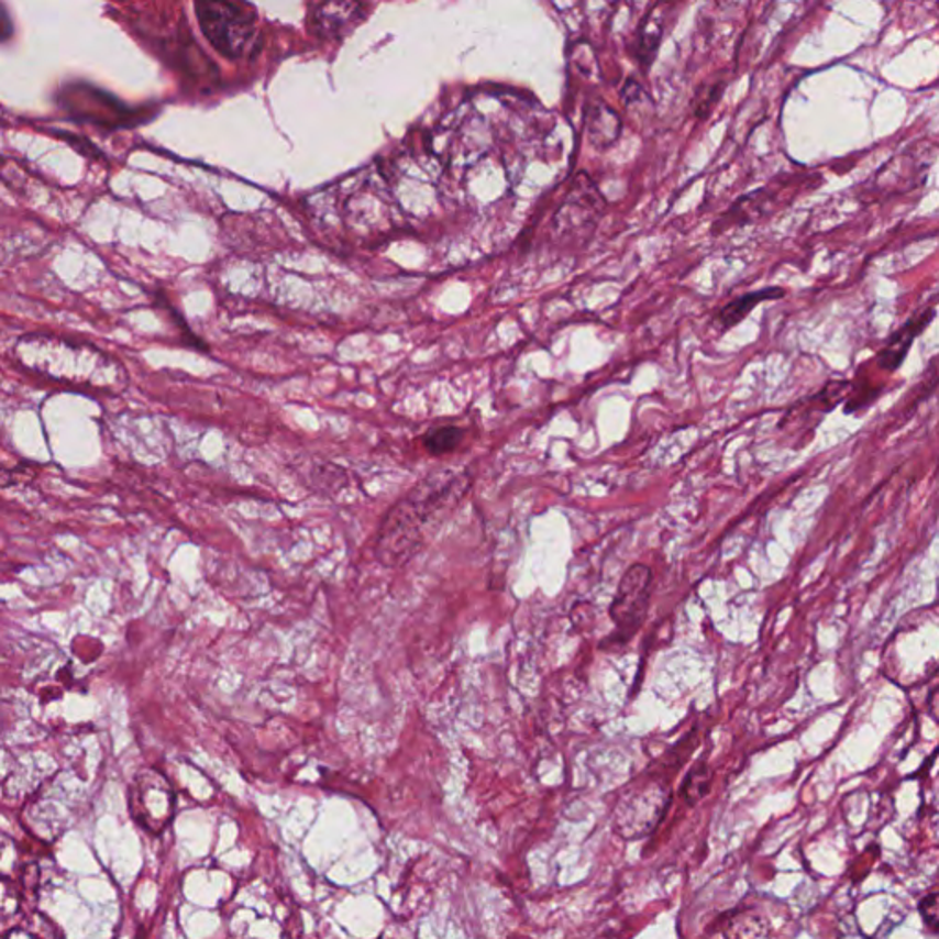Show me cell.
I'll list each match as a JSON object with an SVG mask.
<instances>
[{
  "instance_id": "cell-2",
  "label": "cell",
  "mask_w": 939,
  "mask_h": 939,
  "mask_svg": "<svg viewBox=\"0 0 939 939\" xmlns=\"http://www.w3.org/2000/svg\"><path fill=\"white\" fill-rule=\"evenodd\" d=\"M195 12L206 40L228 59L254 57L261 51L255 10L243 2H197Z\"/></svg>"
},
{
  "instance_id": "cell-11",
  "label": "cell",
  "mask_w": 939,
  "mask_h": 939,
  "mask_svg": "<svg viewBox=\"0 0 939 939\" xmlns=\"http://www.w3.org/2000/svg\"><path fill=\"white\" fill-rule=\"evenodd\" d=\"M919 912L928 927L939 932V894L927 895L919 903Z\"/></svg>"
},
{
  "instance_id": "cell-6",
  "label": "cell",
  "mask_w": 939,
  "mask_h": 939,
  "mask_svg": "<svg viewBox=\"0 0 939 939\" xmlns=\"http://www.w3.org/2000/svg\"><path fill=\"white\" fill-rule=\"evenodd\" d=\"M932 318L934 310H927V312L912 318L906 325L901 327L899 331L890 338L886 347L879 354V364L883 365L884 369H897L901 362L905 360L908 347L914 342V338L928 325V321L932 320Z\"/></svg>"
},
{
  "instance_id": "cell-7",
  "label": "cell",
  "mask_w": 939,
  "mask_h": 939,
  "mask_svg": "<svg viewBox=\"0 0 939 939\" xmlns=\"http://www.w3.org/2000/svg\"><path fill=\"white\" fill-rule=\"evenodd\" d=\"M784 296V290L782 288H763V290H758V292L745 294V296H741V298L734 299L732 303L727 305L719 312L718 325L721 329H732V327L738 325L743 318H745L749 312H751L758 303H762L765 299H776L782 298Z\"/></svg>"
},
{
  "instance_id": "cell-1",
  "label": "cell",
  "mask_w": 939,
  "mask_h": 939,
  "mask_svg": "<svg viewBox=\"0 0 939 939\" xmlns=\"http://www.w3.org/2000/svg\"><path fill=\"white\" fill-rule=\"evenodd\" d=\"M470 485L464 472L442 470L417 485L387 520V540L395 543L393 553L411 554L428 527L441 523L448 510L459 504Z\"/></svg>"
},
{
  "instance_id": "cell-3",
  "label": "cell",
  "mask_w": 939,
  "mask_h": 939,
  "mask_svg": "<svg viewBox=\"0 0 939 939\" xmlns=\"http://www.w3.org/2000/svg\"><path fill=\"white\" fill-rule=\"evenodd\" d=\"M652 592V571L648 565H631L620 582L614 603L609 606V617L617 628L619 641H630L641 630L650 608Z\"/></svg>"
},
{
  "instance_id": "cell-9",
  "label": "cell",
  "mask_w": 939,
  "mask_h": 939,
  "mask_svg": "<svg viewBox=\"0 0 939 939\" xmlns=\"http://www.w3.org/2000/svg\"><path fill=\"white\" fill-rule=\"evenodd\" d=\"M464 431L455 426H441L430 430L424 437V446L433 455H446L452 453L463 441Z\"/></svg>"
},
{
  "instance_id": "cell-10",
  "label": "cell",
  "mask_w": 939,
  "mask_h": 939,
  "mask_svg": "<svg viewBox=\"0 0 939 939\" xmlns=\"http://www.w3.org/2000/svg\"><path fill=\"white\" fill-rule=\"evenodd\" d=\"M708 782L710 778H708V771L705 765L692 769L686 776L685 785L681 787V795L685 796L688 804H696V802L702 800L703 796L707 795Z\"/></svg>"
},
{
  "instance_id": "cell-8",
  "label": "cell",
  "mask_w": 939,
  "mask_h": 939,
  "mask_svg": "<svg viewBox=\"0 0 939 939\" xmlns=\"http://www.w3.org/2000/svg\"><path fill=\"white\" fill-rule=\"evenodd\" d=\"M725 938L771 939V928L762 916L745 912V914H738L730 919L729 925L725 928Z\"/></svg>"
},
{
  "instance_id": "cell-5",
  "label": "cell",
  "mask_w": 939,
  "mask_h": 939,
  "mask_svg": "<svg viewBox=\"0 0 939 939\" xmlns=\"http://www.w3.org/2000/svg\"><path fill=\"white\" fill-rule=\"evenodd\" d=\"M364 4H353V2L312 4L309 12V30L321 40H340L364 19Z\"/></svg>"
},
{
  "instance_id": "cell-4",
  "label": "cell",
  "mask_w": 939,
  "mask_h": 939,
  "mask_svg": "<svg viewBox=\"0 0 939 939\" xmlns=\"http://www.w3.org/2000/svg\"><path fill=\"white\" fill-rule=\"evenodd\" d=\"M664 806H666V798L663 791L626 800L619 807V815L615 818L617 831L626 839H642L663 818Z\"/></svg>"
}]
</instances>
